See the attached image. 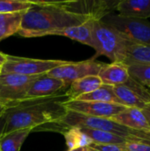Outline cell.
<instances>
[{"instance_id":"1","label":"cell","mask_w":150,"mask_h":151,"mask_svg":"<svg viewBox=\"0 0 150 151\" xmlns=\"http://www.w3.org/2000/svg\"><path fill=\"white\" fill-rule=\"evenodd\" d=\"M65 92L66 89L53 96L26 99L8 105L3 113V135L22 129L33 132L38 127L60 120L67 112L64 106V102L68 100Z\"/></svg>"},{"instance_id":"2","label":"cell","mask_w":150,"mask_h":151,"mask_svg":"<svg viewBox=\"0 0 150 151\" xmlns=\"http://www.w3.org/2000/svg\"><path fill=\"white\" fill-rule=\"evenodd\" d=\"M90 19L65 9L58 1H36L32 8L24 12L18 34L25 38L42 37L50 32L79 26Z\"/></svg>"},{"instance_id":"3","label":"cell","mask_w":150,"mask_h":151,"mask_svg":"<svg viewBox=\"0 0 150 151\" xmlns=\"http://www.w3.org/2000/svg\"><path fill=\"white\" fill-rule=\"evenodd\" d=\"M92 42V48L95 50V55L92 59L95 60L99 56H105L111 63H123L126 58L127 47L132 43L119 31L102 19L93 21Z\"/></svg>"},{"instance_id":"4","label":"cell","mask_w":150,"mask_h":151,"mask_svg":"<svg viewBox=\"0 0 150 151\" xmlns=\"http://www.w3.org/2000/svg\"><path fill=\"white\" fill-rule=\"evenodd\" d=\"M70 61L57 59H35L6 55L1 73H17L27 76L43 75L52 69L66 65Z\"/></svg>"},{"instance_id":"5","label":"cell","mask_w":150,"mask_h":151,"mask_svg":"<svg viewBox=\"0 0 150 151\" xmlns=\"http://www.w3.org/2000/svg\"><path fill=\"white\" fill-rule=\"evenodd\" d=\"M102 20L116 28L133 43L150 45V22L147 19L110 13Z\"/></svg>"},{"instance_id":"6","label":"cell","mask_w":150,"mask_h":151,"mask_svg":"<svg viewBox=\"0 0 150 151\" xmlns=\"http://www.w3.org/2000/svg\"><path fill=\"white\" fill-rule=\"evenodd\" d=\"M39 76H27L17 73H1L0 104L5 107L26 100L27 93L32 83Z\"/></svg>"},{"instance_id":"7","label":"cell","mask_w":150,"mask_h":151,"mask_svg":"<svg viewBox=\"0 0 150 151\" xmlns=\"http://www.w3.org/2000/svg\"><path fill=\"white\" fill-rule=\"evenodd\" d=\"M103 65L104 63L92 58L80 62L70 61L66 65L52 69L47 73L46 75L61 80L67 87H69L72 82L77 80L88 76H97Z\"/></svg>"},{"instance_id":"8","label":"cell","mask_w":150,"mask_h":151,"mask_svg":"<svg viewBox=\"0 0 150 151\" xmlns=\"http://www.w3.org/2000/svg\"><path fill=\"white\" fill-rule=\"evenodd\" d=\"M113 91L120 104L126 107L142 111L150 105V89L131 77L125 84L113 87Z\"/></svg>"},{"instance_id":"9","label":"cell","mask_w":150,"mask_h":151,"mask_svg":"<svg viewBox=\"0 0 150 151\" xmlns=\"http://www.w3.org/2000/svg\"><path fill=\"white\" fill-rule=\"evenodd\" d=\"M65 9L88 17L94 20H101L115 10L118 1L106 0H72L58 1Z\"/></svg>"},{"instance_id":"10","label":"cell","mask_w":150,"mask_h":151,"mask_svg":"<svg viewBox=\"0 0 150 151\" xmlns=\"http://www.w3.org/2000/svg\"><path fill=\"white\" fill-rule=\"evenodd\" d=\"M64 106L67 111L78 112L83 115L106 119H111V117L121 113L128 108L124 105L112 103L88 102L80 100H66L64 102Z\"/></svg>"},{"instance_id":"11","label":"cell","mask_w":150,"mask_h":151,"mask_svg":"<svg viewBox=\"0 0 150 151\" xmlns=\"http://www.w3.org/2000/svg\"><path fill=\"white\" fill-rule=\"evenodd\" d=\"M67 88L68 87L61 80L43 74L32 83L27 93L26 99L53 96Z\"/></svg>"},{"instance_id":"12","label":"cell","mask_w":150,"mask_h":151,"mask_svg":"<svg viewBox=\"0 0 150 151\" xmlns=\"http://www.w3.org/2000/svg\"><path fill=\"white\" fill-rule=\"evenodd\" d=\"M103 85L111 87L125 84L130 78L128 68L123 63L105 64L101 68L98 75Z\"/></svg>"},{"instance_id":"13","label":"cell","mask_w":150,"mask_h":151,"mask_svg":"<svg viewBox=\"0 0 150 151\" xmlns=\"http://www.w3.org/2000/svg\"><path fill=\"white\" fill-rule=\"evenodd\" d=\"M115 122L136 131H150V126L142 111L128 107L121 113L111 118Z\"/></svg>"},{"instance_id":"14","label":"cell","mask_w":150,"mask_h":151,"mask_svg":"<svg viewBox=\"0 0 150 151\" xmlns=\"http://www.w3.org/2000/svg\"><path fill=\"white\" fill-rule=\"evenodd\" d=\"M115 11L121 16L147 19L150 18V0L118 1Z\"/></svg>"},{"instance_id":"15","label":"cell","mask_w":150,"mask_h":151,"mask_svg":"<svg viewBox=\"0 0 150 151\" xmlns=\"http://www.w3.org/2000/svg\"><path fill=\"white\" fill-rule=\"evenodd\" d=\"M93 19L88 20L87 22L67 28L55 30L47 34V35H61L68 37L72 40L77 41L82 44L92 47V24Z\"/></svg>"},{"instance_id":"16","label":"cell","mask_w":150,"mask_h":151,"mask_svg":"<svg viewBox=\"0 0 150 151\" xmlns=\"http://www.w3.org/2000/svg\"><path fill=\"white\" fill-rule=\"evenodd\" d=\"M102 85L103 82L98 76H88L72 82L65 95L68 100H76L83 95L93 92Z\"/></svg>"},{"instance_id":"17","label":"cell","mask_w":150,"mask_h":151,"mask_svg":"<svg viewBox=\"0 0 150 151\" xmlns=\"http://www.w3.org/2000/svg\"><path fill=\"white\" fill-rule=\"evenodd\" d=\"M24 12L0 13V42L20 30Z\"/></svg>"},{"instance_id":"18","label":"cell","mask_w":150,"mask_h":151,"mask_svg":"<svg viewBox=\"0 0 150 151\" xmlns=\"http://www.w3.org/2000/svg\"><path fill=\"white\" fill-rule=\"evenodd\" d=\"M31 133V129H22L2 135L0 151H20L21 146Z\"/></svg>"},{"instance_id":"19","label":"cell","mask_w":150,"mask_h":151,"mask_svg":"<svg viewBox=\"0 0 150 151\" xmlns=\"http://www.w3.org/2000/svg\"><path fill=\"white\" fill-rule=\"evenodd\" d=\"M123 64L126 65L133 64H150V45L130 43L127 47Z\"/></svg>"},{"instance_id":"20","label":"cell","mask_w":150,"mask_h":151,"mask_svg":"<svg viewBox=\"0 0 150 151\" xmlns=\"http://www.w3.org/2000/svg\"><path fill=\"white\" fill-rule=\"evenodd\" d=\"M80 101H88V102H102V103H112L120 104L118 99L114 94L113 87L108 85H102L97 89L90 92L88 94L80 96L78 99ZM122 105V104H121Z\"/></svg>"},{"instance_id":"21","label":"cell","mask_w":150,"mask_h":151,"mask_svg":"<svg viewBox=\"0 0 150 151\" xmlns=\"http://www.w3.org/2000/svg\"><path fill=\"white\" fill-rule=\"evenodd\" d=\"M81 131L92 140L93 143L124 145L128 141L126 138L121 137L119 135H117L111 133L104 132V131L88 129V128H81Z\"/></svg>"},{"instance_id":"22","label":"cell","mask_w":150,"mask_h":151,"mask_svg":"<svg viewBox=\"0 0 150 151\" xmlns=\"http://www.w3.org/2000/svg\"><path fill=\"white\" fill-rule=\"evenodd\" d=\"M62 134L65 137L68 150L85 148L88 147L91 143H93L92 140L88 135H86L81 131V129L78 127L68 128Z\"/></svg>"},{"instance_id":"23","label":"cell","mask_w":150,"mask_h":151,"mask_svg":"<svg viewBox=\"0 0 150 151\" xmlns=\"http://www.w3.org/2000/svg\"><path fill=\"white\" fill-rule=\"evenodd\" d=\"M126 66L132 79L150 89V64H133Z\"/></svg>"},{"instance_id":"24","label":"cell","mask_w":150,"mask_h":151,"mask_svg":"<svg viewBox=\"0 0 150 151\" xmlns=\"http://www.w3.org/2000/svg\"><path fill=\"white\" fill-rule=\"evenodd\" d=\"M35 4L36 1L29 0H0V13L26 12Z\"/></svg>"},{"instance_id":"25","label":"cell","mask_w":150,"mask_h":151,"mask_svg":"<svg viewBox=\"0 0 150 151\" xmlns=\"http://www.w3.org/2000/svg\"><path fill=\"white\" fill-rule=\"evenodd\" d=\"M90 151H126L124 145L118 144H97L91 143L88 146Z\"/></svg>"},{"instance_id":"26","label":"cell","mask_w":150,"mask_h":151,"mask_svg":"<svg viewBox=\"0 0 150 151\" xmlns=\"http://www.w3.org/2000/svg\"><path fill=\"white\" fill-rule=\"evenodd\" d=\"M126 151H150V145L144 142L127 141L124 144Z\"/></svg>"},{"instance_id":"27","label":"cell","mask_w":150,"mask_h":151,"mask_svg":"<svg viewBox=\"0 0 150 151\" xmlns=\"http://www.w3.org/2000/svg\"><path fill=\"white\" fill-rule=\"evenodd\" d=\"M142 112L145 115V117H146V119H147V120H148V122H149V124L150 126V105L148 106L147 108L143 109Z\"/></svg>"},{"instance_id":"28","label":"cell","mask_w":150,"mask_h":151,"mask_svg":"<svg viewBox=\"0 0 150 151\" xmlns=\"http://www.w3.org/2000/svg\"><path fill=\"white\" fill-rule=\"evenodd\" d=\"M4 119L3 117V115L0 117V138L3 135V132H4Z\"/></svg>"},{"instance_id":"29","label":"cell","mask_w":150,"mask_h":151,"mask_svg":"<svg viewBox=\"0 0 150 151\" xmlns=\"http://www.w3.org/2000/svg\"><path fill=\"white\" fill-rule=\"evenodd\" d=\"M6 55L7 54H4L0 51V66H3V65L4 64V62L6 60Z\"/></svg>"},{"instance_id":"30","label":"cell","mask_w":150,"mask_h":151,"mask_svg":"<svg viewBox=\"0 0 150 151\" xmlns=\"http://www.w3.org/2000/svg\"><path fill=\"white\" fill-rule=\"evenodd\" d=\"M67 151H90L88 147H85V148H79V149H74V150H68Z\"/></svg>"},{"instance_id":"31","label":"cell","mask_w":150,"mask_h":151,"mask_svg":"<svg viewBox=\"0 0 150 151\" xmlns=\"http://www.w3.org/2000/svg\"><path fill=\"white\" fill-rule=\"evenodd\" d=\"M5 109H6V107H5L4 104H0V117L3 115V113L4 112Z\"/></svg>"},{"instance_id":"32","label":"cell","mask_w":150,"mask_h":151,"mask_svg":"<svg viewBox=\"0 0 150 151\" xmlns=\"http://www.w3.org/2000/svg\"><path fill=\"white\" fill-rule=\"evenodd\" d=\"M145 137H146V140L148 141V142L150 144V131H146Z\"/></svg>"},{"instance_id":"33","label":"cell","mask_w":150,"mask_h":151,"mask_svg":"<svg viewBox=\"0 0 150 151\" xmlns=\"http://www.w3.org/2000/svg\"><path fill=\"white\" fill-rule=\"evenodd\" d=\"M1 73H2V66H0V75H1Z\"/></svg>"}]
</instances>
